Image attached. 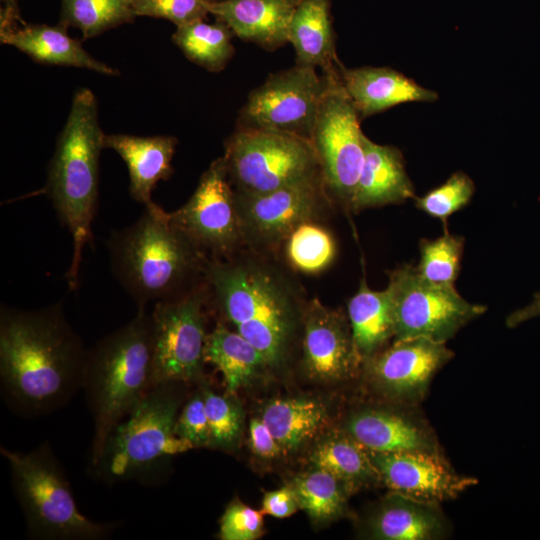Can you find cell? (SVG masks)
Listing matches in <instances>:
<instances>
[{
  "label": "cell",
  "mask_w": 540,
  "mask_h": 540,
  "mask_svg": "<svg viewBox=\"0 0 540 540\" xmlns=\"http://www.w3.org/2000/svg\"><path fill=\"white\" fill-rule=\"evenodd\" d=\"M302 333L303 365L311 378L335 382L361 372L362 360L353 343L348 315L342 310L324 306L317 298L308 301Z\"/></svg>",
  "instance_id": "cell-16"
},
{
  "label": "cell",
  "mask_w": 540,
  "mask_h": 540,
  "mask_svg": "<svg viewBox=\"0 0 540 540\" xmlns=\"http://www.w3.org/2000/svg\"><path fill=\"white\" fill-rule=\"evenodd\" d=\"M464 243L463 236L452 235L447 230L434 240L421 239L418 273L434 284L454 286L461 270Z\"/></svg>",
  "instance_id": "cell-34"
},
{
  "label": "cell",
  "mask_w": 540,
  "mask_h": 540,
  "mask_svg": "<svg viewBox=\"0 0 540 540\" xmlns=\"http://www.w3.org/2000/svg\"><path fill=\"white\" fill-rule=\"evenodd\" d=\"M104 137L94 93L78 89L66 123L50 160L45 192L72 241V259L66 272L70 290H77L83 251L93 244L92 224L96 215L99 161Z\"/></svg>",
  "instance_id": "cell-4"
},
{
  "label": "cell",
  "mask_w": 540,
  "mask_h": 540,
  "mask_svg": "<svg viewBox=\"0 0 540 540\" xmlns=\"http://www.w3.org/2000/svg\"><path fill=\"white\" fill-rule=\"evenodd\" d=\"M345 433L372 452L443 453L418 406L390 403L361 407L349 415Z\"/></svg>",
  "instance_id": "cell-18"
},
{
  "label": "cell",
  "mask_w": 540,
  "mask_h": 540,
  "mask_svg": "<svg viewBox=\"0 0 540 540\" xmlns=\"http://www.w3.org/2000/svg\"><path fill=\"white\" fill-rule=\"evenodd\" d=\"M175 433L196 447H209L210 429L202 387L186 399L178 414Z\"/></svg>",
  "instance_id": "cell-39"
},
{
  "label": "cell",
  "mask_w": 540,
  "mask_h": 540,
  "mask_svg": "<svg viewBox=\"0 0 540 540\" xmlns=\"http://www.w3.org/2000/svg\"><path fill=\"white\" fill-rule=\"evenodd\" d=\"M235 192L258 194L322 175L309 139L238 128L225 140L223 155Z\"/></svg>",
  "instance_id": "cell-8"
},
{
  "label": "cell",
  "mask_w": 540,
  "mask_h": 540,
  "mask_svg": "<svg viewBox=\"0 0 540 540\" xmlns=\"http://www.w3.org/2000/svg\"><path fill=\"white\" fill-rule=\"evenodd\" d=\"M0 40L38 63L85 68L110 76L119 74L117 69L92 57L59 23L55 26L19 23L0 30Z\"/></svg>",
  "instance_id": "cell-24"
},
{
  "label": "cell",
  "mask_w": 540,
  "mask_h": 540,
  "mask_svg": "<svg viewBox=\"0 0 540 540\" xmlns=\"http://www.w3.org/2000/svg\"><path fill=\"white\" fill-rule=\"evenodd\" d=\"M210 0H131L136 16L166 19L176 27L206 19Z\"/></svg>",
  "instance_id": "cell-37"
},
{
  "label": "cell",
  "mask_w": 540,
  "mask_h": 540,
  "mask_svg": "<svg viewBox=\"0 0 540 540\" xmlns=\"http://www.w3.org/2000/svg\"><path fill=\"white\" fill-rule=\"evenodd\" d=\"M87 351L61 302L35 310L1 305V394L15 414L34 418L68 404L82 390Z\"/></svg>",
  "instance_id": "cell-1"
},
{
  "label": "cell",
  "mask_w": 540,
  "mask_h": 540,
  "mask_svg": "<svg viewBox=\"0 0 540 540\" xmlns=\"http://www.w3.org/2000/svg\"><path fill=\"white\" fill-rule=\"evenodd\" d=\"M342 63L322 71L325 81L310 141L333 201L351 211L364 163L361 118L346 92Z\"/></svg>",
  "instance_id": "cell-9"
},
{
  "label": "cell",
  "mask_w": 540,
  "mask_h": 540,
  "mask_svg": "<svg viewBox=\"0 0 540 540\" xmlns=\"http://www.w3.org/2000/svg\"><path fill=\"white\" fill-rule=\"evenodd\" d=\"M136 17L131 0H61L58 23L79 29L86 40L131 23Z\"/></svg>",
  "instance_id": "cell-31"
},
{
  "label": "cell",
  "mask_w": 540,
  "mask_h": 540,
  "mask_svg": "<svg viewBox=\"0 0 540 540\" xmlns=\"http://www.w3.org/2000/svg\"><path fill=\"white\" fill-rule=\"evenodd\" d=\"M394 341L426 338L446 343L487 308L465 300L454 286L434 284L416 267L402 264L388 272Z\"/></svg>",
  "instance_id": "cell-10"
},
{
  "label": "cell",
  "mask_w": 540,
  "mask_h": 540,
  "mask_svg": "<svg viewBox=\"0 0 540 540\" xmlns=\"http://www.w3.org/2000/svg\"><path fill=\"white\" fill-rule=\"evenodd\" d=\"M261 418L283 449L294 450L317 436L329 416L319 401L290 398L268 402Z\"/></svg>",
  "instance_id": "cell-28"
},
{
  "label": "cell",
  "mask_w": 540,
  "mask_h": 540,
  "mask_svg": "<svg viewBox=\"0 0 540 540\" xmlns=\"http://www.w3.org/2000/svg\"><path fill=\"white\" fill-rule=\"evenodd\" d=\"M272 254L244 247L206 270L209 308L230 323L269 366L285 359L307 302L302 287ZM221 320V321H222Z\"/></svg>",
  "instance_id": "cell-2"
},
{
  "label": "cell",
  "mask_w": 540,
  "mask_h": 540,
  "mask_svg": "<svg viewBox=\"0 0 540 540\" xmlns=\"http://www.w3.org/2000/svg\"><path fill=\"white\" fill-rule=\"evenodd\" d=\"M202 390L210 429L209 447L230 449L241 434V411L229 394L219 395L206 386Z\"/></svg>",
  "instance_id": "cell-36"
},
{
  "label": "cell",
  "mask_w": 540,
  "mask_h": 540,
  "mask_svg": "<svg viewBox=\"0 0 540 540\" xmlns=\"http://www.w3.org/2000/svg\"><path fill=\"white\" fill-rule=\"evenodd\" d=\"M300 509L313 520L326 521L342 515L346 508V485L331 473L316 468L294 479Z\"/></svg>",
  "instance_id": "cell-32"
},
{
  "label": "cell",
  "mask_w": 540,
  "mask_h": 540,
  "mask_svg": "<svg viewBox=\"0 0 540 540\" xmlns=\"http://www.w3.org/2000/svg\"><path fill=\"white\" fill-rule=\"evenodd\" d=\"M536 317H540V292L534 294V298L530 304L510 313L506 318L505 324L508 328H515L523 322Z\"/></svg>",
  "instance_id": "cell-42"
},
{
  "label": "cell",
  "mask_w": 540,
  "mask_h": 540,
  "mask_svg": "<svg viewBox=\"0 0 540 540\" xmlns=\"http://www.w3.org/2000/svg\"><path fill=\"white\" fill-rule=\"evenodd\" d=\"M205 361L221 372L227 394L235 393L269 366L250 342L220 321L207 335Z\"/></svg>",
  "instance_id": "cell-27"
},
{
  "label": "cell",
  "mask_w": 540,
  "mask_h": 540,
  "mask_svg": "<svg viewBox=\"0 0 540 540\" xmlns=\"http://www.w3.org/2000/svg\"><path fill=\"white\" fill-rule=\"evenodd\" d=\"M311 461L316 468L341 480L349 492L381 482L368 451L346 433L320 443L313 451Z\"/></svg>",
  "instance_id": "cell-29"
},
{
  "label": "cell",
  "mask_w": 540,
  "mask_h": 540,
  "mask_svg": "<svg viewBox=\"0 0 540 540\" xmlns=\"http://www.w3.org/2000/svg\"><path fill=\"white\" fill-rule=\"evenodd\" d=\"M178 140L174 136L105 134L104 148L117 152L126 163L131 197L144 205L151 202L157 183L168 180L174 170L172 159Z\"/></svg>",
  "instance_id": "cell-23"
},
{
  "label": "cell",
  "mask_w": 540,
  "mask_h": 540,
  "mask_svg": "<svg viewBox=\"0 0 540 540\" xmlns=\"http://www.w3.org/2000/svg\"><path fill=\"white\" fill-rule=\"evenodd\" d=\"M353 343L362 362L386 347L394 338V321L388 293L374 291L362 279L347 303Z\"/></svg>",
  "instance_id": "cell-26"
},
{
  "label": "cell",
  "mask_w": 540,
  "mask_h": 540,
  "mask_svg": "<svg viewBox=\"0 0 540 540\" xmlns=\"http://www.w3.org/2000/svg\"><path fill=\"white\" fill-rule=\"evenodd\" d=\"M161 382L110 432L95 461L93 475L106 484L137 482L155 486L163 480L172 458L194 448L178 437L175 425L182 407L179 387Z\"/></svg>",
  "instance_id": "cell-6"
},
{
  "label": "cell",
  "mask_w": 540,
  "mask_h": 540,
  "mask_svg": "<svg viewBox=\"0 0 540 540\" xmlns=\"http://www.w3.org/2000/svg\"><path fill=\"white\" fill-rule=\"evenodd\" d=\"M365 156L351 212L388 204H400L416 197L400 149L364 138Z\"/></svg>",
  "instance_id": "cell-22"
},
{
  "label": "cell",
  "mask_w": 540,
  "mask_h": 540,
  "mask_svg": "<svg viewBox=\"0 0 540 540\" xmlns=\"http://www.w3.org/2000/svg\"><path fill=\"white\" fill-rule=\"evenodd\" d=\"M325 81L316 68L295 65L252 90L236 127L272 130L310 140Z\"/></svg>",
  "instance_id": "cell-13"
},
{
  "label": "cell",
  "mask_w": 540,
  "mask_h": 540,
  "mask_svg": "<svg viewBox=\"0 0 540 540\" xmlns=\"http://www.w3.org/2000/svg\"><path fill=\"white\" fill-rule=\"evenodd\" d=\"M249 444L255 455L265 459L278 457L284 450L262 418L250 420Z\"/></svg>",
  "instance_id": "cell-41"
},
{
  "label": "cell",
  "mask_w": 540,
  "mask_h": 540,
  "mask_svg": "<svg viewBox=\"0 0 540 540\" xmlns=\"http://www.w3.org/2000/svg\"><path fill=\"white\" fill-rule=\"evenodd\" d=\"M154 386L150 313L138 309L126 325L88 349L82 390L94 423L90 463L112 429Z\"/></svg>",
  "instance_id": "cell-5"
},
{
  "label": "cell",
  "mask_w": 540,
  "mask_h": 540,
  "mask_svg": "<svg viewBox=\"0 0 540 540\" xmlns=\"http://www.w3.org/2000/svg\"><path fill=\"white\" fill-rule=\"evenodd\" d=\"M263 530V512L235 499L220 518L218 536L221 540H255Z\"/></svg>",
  "instance_id": "cell-38"
},
{
  "label": "cell",
  "mask_w": 540,
  "mask_h": 540,
  "mask_svg": "<svg viewBox=\"0 0 540 540\" xmlns=\"http://www.w3.org/2000/svg\"><path fill=\"white\" fill-rule=\"evenodd\" d=\"M115 279L138 309L180 299L206 279L208 258L153 201L106 243Z\"/></svg>",
  "instance_id": "cell-3"
},
{
  "label": "cell",
  "mask_w": 540,
  "mask_h": 540,
  "mask_svg": "<svg viewBox=\"0 0 540 540\" xmlns=\"http://www.w3.org/2000/svg\"><path fill=\"white\" fill-rule=\"evenodd\" d=\"M170 217L212 260L229 258L245 247L235 191L223 156L203 172L189 200Z\"/></svg>",
  "instance_id": "cell-14"
},
{
  "label": "cell",
  "mask_w": 540,
  "mask_h": 540,
  "mask_svg": "<svg viewBox=\"0 0 540 540\" xmlns=\"http://www.w3.org/2000/svg\"><path fill=\"white\" fill-rule=\"evenodd\" d=\"M368 453L381 483L392 492L419 501L439 504L478 484L477 478L458 474L443 453Z\"/></svg>",
  "instance_id": "cell-17"
},
{
  "label": "cell",
  "mask_w": 540,
  "mask_h": 540,
  "mask_svg": "<svg viewBox=\"0 0 540 540\" xmlns=\"http://www.w3.org/2000/svg\"><path fill=\"white\" fill-rule=\"evenodd\" d=\"M346 92L361 119L411 102H435L439 95L390 67H340Z\"/></svg>",
  "instance_id": "cell-20"
},
{
  "label": "cell",
  "mask_w": 540,
  "mask_h": 540,
  "mask_svg": "<svg viewBox=\"0 0 540 540\" xmlns=\"http://www.w3.org/2000/svg\"><path fill=\"white\" fill-rule=\"evenodd\" d=\"M289 43L297 65L323 71L341 63L336 54L331 0L299 1L290 23Z\"/></svg>",
  "instance_id": "cell-25"
},
{
  "label": "cell",
  "mask_w": 540,
  "mask_h": 540,
  "mask_svg": "<svg viewBox=\"0 0 540 540\" xmlns=\"http://www.w3.org/2000/svg\"><path fill=\"white\" fill-rule=\"evenodd\" d=\"M211 2L223 1V0H210Z\"/></svg>",
  "instance_id": "cell-44"
},
{
  "label": "cell",
  "mask_w": 540,
  "mask_h": 540,
  "mask_svg": "<svg viewBox=\"0 0 540 540\" xmlns=\"http://www.w3.org/2000/svg\"><path fill=\"white\" fill-rule=\"evenodd\" d=\"M0 452L22 508L27 536L35 540H103L118 522H96L78 508L64 469L48 441L30 452Z\"/></svg>",
  "instance_id": "cell-7"
},
{
  "label": "cell",
  "mask_w": 540,
  "mask_h": 540,
  "mask_svg": "<svg viewBox=\"0 0 540 540\" xmlns=\"http://www.w3.org/2000/svg\"><path fill=\"white\" fill-rule=\"evenodd\" d=\"M208 301L205 279L201 286L180 299L154 304L150 313L154 385L189 384L202 378Z\"/></svg>",
  "instance_id": "cell-11"
},
{
  "label": "cell",
  "mask_w": 540,
  "mask_h": 540,
  "mask_svg": "<svg viewBox=\"0 0 540 540\" xmlns=\"http://www.w3.org/2000/svg\"><path fill=\"white\" fill-rule=\"evenodd\" d=\"M299 509V502L291 485L264 494L261 509L263 514L282 519L293 515Z\"/></svg>",
  "instance_id": "cell-40"
},
{
  "label": "cell",
  "mask_w": 540,
  "mask_h": 540,
  "mask_svg": "<svg viewBox=\"0 0 540 540\" xmlns=\"http://www.w3.org/2000/svg\"><path fill=\"white\" fill-rule=\"evenodd\" d=\"M300 0H223L209 2V13L235 36L272 52L289 43L292 16Z\"/></svg>",
  "instance_id": "cell-19"
},
{
  "label": "cell",
  "mask_w": 540,
  "mask_h": 540,
  "mask_svg": "<svg viewBox=\"0 0 540 540\" xmlns=\"http://www.w3.org/2000/svg\"><path fill=\"white\" fill-rule=\"evenodd\" d=\"M284 256L289 265L305 274H317L334 261L337 247L331 233L317 222L298 226L285 240Z\"/></svg>",
  "instance_id": "cell-33"
},
{
  "label": "cell",
  "mask_w": 540,
  "mask_h": 540,
  "mask_svg": "<svg viewBox=\"0 0 540 540\" xmlns=\"http://www.w3.org/2000/svg\"><path fill=\"white\" fill-rule=\"evenodd\" d=\"M365 530L373 539L438 540L447 537L450 525L439 504L391 491L368 516Z\"/></svg>",
  "instance_id": "cell-21"
},
{
  "label": "cell",
  "mask_w": 540,
  "mask_h": 540,
  "mask_svg": "<svg viewBox=\"0 0 540 540\" xmlns=\"http://www.w3.org/2000/svg\"><path fill=\"white\" fill-rule=\"evenodd\" d=\"M235 196L245 247L274 254L298 226L318 222L334 203L322 175L270 192Z\"/></svg>",
  "instance_id": "cell-12"
},
{
  "label": "cell",
  "mask_w": 540,
  "mask_h": 540,
  "mask_svg": "<svg viewBox=\"0 0 540 540\" xmlns=\"http://www.w3.org/2000/svg\"><path fill=\"white\" fill-rule=\"evenodd\" d=\"M445 344L426 338L394 341L364 360L361 371L389 403L419 406L434 376L454 357Z\"/></svg>",
  "instance_id": "cell-15"
},
{
  "label": "cell",
  "mask_w": 540,
  "mask_h": 540,
  "mask_svg": "<svg viewBox=\"0 0 540 540\" xmlns=\"http://www.w3.org/2000/svg\"><path fill=\"white\" fill-rule=\"evenodd\" d=\"M17 0H2L0 30L23 23Z\"/></svg>",
  "instance_id": "cell-43"
},
{
  "label": "cell",
  "mask_w": 540,
  "mask_h": 540,
  "mask_svg": "<svg viewBox=\"0 0 540 540\" xmlns=\"http://www.w3.org/2000/svg\"><path fill=\"white\" fill-rule=\"evenodd\" d=\"M233 36L223 21L208 23L202 19L176 27L172 41L191 62L210 72H220L235 54Z\"/></svg>",
  "instance_id": "cell-30"
},
{
  "label": "cell",
  "mask_w": 540,
  "mask_h": 540,
  "mask_svg": "<svg viewBox=\"0 0 540 540\" xmlns=\"http://www.w3.org/2000/svg\"><path fill=\"white\" fill-rule=\"evenodd\" d=\"M475 193L473 180L464 172H454L443 184L421 197H415V207L427 215L440 219L447 230L448 218L464 208Z\"/></svg>",
  "instance_id": "cell-35"
}]
</instances>
